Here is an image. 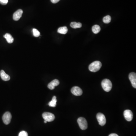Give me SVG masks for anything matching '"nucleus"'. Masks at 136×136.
<instances>
[{"label":"nucleus","instance_id":"6ab92c4d","mask_svg":"<svg viewBox=\"0 0 136 136\" xmlns=\"http://www.w3.org/2000/svg\"><path fill=\"white\" fill-rule=\"evenodd\" d=\"M33 35L35 37H37L40 35V33L36 29H33Z\"/></svg>","mask_w":136,"mask_h":136},{"label":"nucleus","instance_id":"b1692460","mask_svg":"<svg viewBox=\"0 0 136 136\" xmlns=\"http://www.w3.org/2000/svg\"><path fill=\"white\" fill-rule=\"evenodd\" d=\"M44 123H47V121H45V120H44Z\"/></svg>","mask_w":136,"mask_h":136},{"label":"nucleus","instance_id":"f8f14e48","mask_svg":"<svg viewBox=\"0 0 136 136\" xmlns=\"http://www.w3.org/2000/svg\"><path fill=\"white\" fill-rule=\"evenodd\" d=\"M0 75H1V77L2 79L4 81H8L10 79V76L6 74L4 70H1L0 72Z\"/></svg>","mask_w":136,"mask_h":136},{"label":"nucleus","instance_id":"9b49d317","mask_svg":"<svg viewBox=\"0 0 136 136\" xmlns=\"http://www.w3.org/2000/svg\"><path fill=\"white\" fill-rule=\"evenodd\" d=\"M59 84V81L58 80L55 79L52 80L48 85V89L50 90H53L55 87L58 86Z\"/></svg>","mask_w":136,"mask_h":136},{"label":"nucleus","instance_id":"412c9836","mask_svg":"<svg viewBox=\"0 0 136 136\" xmlns=\"http://www.w3.org/2000/svg\"><path fill=\"white\" fill-rule=\"evenodd\" d=\"M8 0H0V4L2 5H6L8 3Z\"/></svg>","mask_w":136,"mask_h":136},{"label":"nucleus","instance_id":"20e7f679","mask_svg":"<svg viewBox=\"0 0 136 136\" xmlns=\"http://www.w3.org/2000/svg\"><path fill=\"white\" fill-rule=\"evenodd\" d=\"M43 117L44 120L49 122L52 121L55 119L54 115L50 112H46L43 113Z\"/></svg>","mask_w":136,"mask_h":136},{"label":"nucleus","instance_id":"f3484780","mask_svg":"<svg viewBox=\"0 0 136 136\" xmlns=\"http://www.w3.org/2000/svg\"><path fill=\"white\" fill-rule=\"evenodd\" d=\"M70 25L73 29H77L81 27L82 24L79 22H72L71 23Z\"/></svg>","mask_w":136,"mask_h":136},{"label":"nucleus","instance_id":"423d86ee","mask_svg":"<svg viewBox=\"0 0 136 136\" xmlns=\"http://www.w3.org/2000/svg\"><path fill=\"white\" fill-rule=\"evenodd\" d=\"M11 118V115L10 112H5L2 116L3 122L6 125H8L10 123Z\"/></svg>","mask_w":136,"mask_h":136},{"label":"nucleus","instance_id":"f03ea898","mask_svg":"<svg viewBox=\"0 0 136 136\" xmlns=\"http://www.w3.org/2000/svg\"><path fill=\"white\" fill-rule=\"evenodd\" d=\"M101 86L103 90L106 92H109L112 87V84L111 80L107 79L103 80L101 83Z\"/></svg>","mask_w":136,"mask_h":136},{"label":"nucleus","instance_id":"4468645a","mask_svg":"<svg viewBox=\"0 0 136 136\" xmlns=\"http://www.w3.org/2000/svg\"><path fill=\"white\" fill-rule=\"evenodd\" d=\"M67 32V28L65 26L60 27L58 30V32L61 34H66Z\"/></svg>","mask_w":136,"mask_h":136},{"label":"nucleus","instance_id":"6e6552de","mask_svg":"<svg viewBox=\"0 0 136 136\" xmlns=\"http://www.w3.org/2000/svg\"><path fill=\"white\" fill-rule=\"evenodd\" d=\"M71 92L75 96H80L83 94V90L78 87L75 86L71 89Z\"/></svg>","mask_w":136,"mask_h":136},{"label":"nucleus","instance_id":"4be33fe9","mask_svg":"<svg viewBox=\"0 0 136 136\" xmlns=\"http://www.w3.org/2000/svg\"><path fill=\"white\" fill-rule=\"evenodd\" d=\"M60 0H51V1L53 4H56L60 1Z\"/></svg>","mask_w":136,"mask_h":136},{"label":"nucleus","instance_id":"a211bd4d","mask_svg":"<svg viewBox=\"0 0 136 136\" xmlns=\"http://www.w3.org/2000/svg\"><path fill=\"white\" fill-rule=\"evenodd\" d=\"M111 18L109 15L106 16L103 19V22L105 23H109L111 22Z\"/></svg>","mask_w":136,"mask_h":136},{"label":"nucleus","instance_id":"aec40b11","mask_svg":"<svg viewBox=\"0 0 136 136\" xmlns=\"http://www.w3.org/2000/svg\"><path fill=\"white\" fill-rule=\"evenodd\" d=\"M19 136H28V134L27 132L25 131H22L19 133Z\"/></svg>","mask_w":136,"mask_h":136},{"label":"nucleus","instance_id":"39448f33","mask_svg":"<svg viewBox=\"0 0 136 136\" xmlns=\"http://www.w3.org/2000/svg\"><path fill=\"white\" fill-rule=\"evenodd\" d=\"M97 118L99 125L103 126L105 125L106 122V119L105 116L102 113H99L97 115Z\"/></svg>","mask_w":136,"mask_h":136},{"label":"nucleus","instance_id":"9d476101","mask_svg":"<svg viewBox=\"0 0 136 136\" xmlns=\"http://www.w3.org/2000/svg\"><path fill=\"white\" fill-rule=\"evenodd\" d=\"M23 11L21 9H19L15 12L13 15V19L15 21H18L20 19L22 16Z\"/></svg>","mask_w":136,"mask_h":136},{"label":"nucleus","instance_id":"0eeeda50","mask_svg":"<svg viewBox=\"0 0 136 136\" xmlns=\"http://www.w3.org/2000/svg\"><path fill=\"white\" fill-rule=\"evenodd\" d=\"M124 116L125 119L128 121H130L132 120L133 118V114L130 110H125L124 112Z\"/></svg>","mask_w":136,"mask_h":136},{"label":"nucleus","instance_id":"dca6fc26","mask_svg":"<svg viewBox=\"0 0 136 136\" xmlns=\"http://www.w3.org/2000/svg\"><path fill=\"white\" fill-rule=\"evenodd\" d=\"M92 32L94 34H97L100 32L101 30V28L100 26L96 25H94L92 28Z\"/></svg>","mask_w":136,"mask_h":136},{"label":"nucleus","instance_id":"5701e85b","mask_svg":"<svg viewBox=\"0 0 136 136\" xmlns=\"http://www.w3.org/2000/svg\"><path fill=\"white\" fill-rule=\"evenodd\" d=\"M108 136H119L117 134H115V133H112L110 134Z\"/></svg>","mask_w":136,"mask_h":136},{"label":"nucleus","instance_id":"f257e3e1","mask_svg":"<svg viewBox=\"0 0 136 136\" xmlns=\"http://www.w3.org/2000/svg\"><path fill=\"white\" fill-rule=\"evenodd\" d=\"M102 64L99 61H95L92 62L89 66L90 71L93 72H96L100 70Z\"/></svg>","mask_w":136,"mask_h":136},{"label":"nucleus","instance_id":"2eb2a0df","mask_svg":"<svg viewBox=\"0 0 136 136\" xmlns=\"http://www.w3.org/2000/svg\"><path fill=\"white\" fill-rule=\"evenodd\" d=\"M57 97L56 96H54L52 98V100L48 103V105L50 107H55L57 105Z\"/></svg>","mask_w":136,"mask_h":136},{"label":"nucleus","instance_id":"ddd939ff","mask_svg":"<svg viewBox=\"0 0 136 136\" xmlns=\"http://www.w3.org/2000/svg\"><path fill=\"white\" fill-rule=\"evenodd\" d=\"M4 37L6 39V40L8 43L9 44L12 43L14 41V38H13L11 35L9 33H6L4 36Z\"/></svg>","mask_w":136,"mask_h":136},{"label":"nucleus","instance_id":"1a4fd4ad","mask_svg":"<svg viewBox=\"0 0 136 136\" xmlns=\"http://www.w3.org/2000/svg\"><path fill=\"white\" fill-rule=\"evenodd\" d=\"M129 79L134 88H136V74L134 72L130 73L129 75Z\"/></svg>","mask_w":136,"mask_h":136},{"label":"nucleus","instance_id":"7ed1b4c3","mask_svg":"<svg viewBox=\"0 0 136 136\" xmlns=\"http://www.w3.org/2000/svg\"><path fill=\"white\" fill-rule=\"evenodd\" d=\"M77 121L80 129L83 130H85L87 129L88 127V124L85 118L80 117L78 119Z\"/></svg>","mask_w":136,"mask_h":136}]
</instances>
